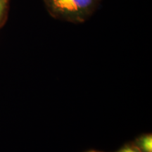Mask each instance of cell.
Wrapping results in <instances>:
<instances>
[{
    "label": "cell",
    "mask_w": 152,
    "mask_h": 152,
    "mask_svg": "<svg viewBox=\"0 0 152 152\" xmlns=\"http://www.w3.org/2000/svg\"><path fill=\"white\" fill-rule=\"evenodd\" d=\"M141 152H152V134L145 133L137 137L133 142Z\"/></svg>",
    "instance_id": "obj_2"
},
{
    "label": "cell",
    "mask_w": 152,
    "mask_h": 152,
    "mask_svg": "<svg viewBox=\"0 0 152 152\" xmlns=\"http://www.w3.org/2000/svg\"><path fill=\"white\" fill-rule=\"evenodd\" d=\"M116 152H141L140 150L134 145L133 143H128L125 144L119 150H118Z\"/></svg>",
    "instance_id": "obj_4"
},
{
    "label": "cell",
    "mask_w": 152,
    "mask_h": 152,
    "mask_svg": "<svg viewBox=\"0 0 152 152\" xmlns=\"http://www.w3.org/2000/svg\"><path fill=\"white\" fill-rule=\"evenodd\" d=\"M54 18L72 23L87 21L97 10L103 0H43Z\"/></svg>",
    "instance_id": "obj_1"
},
{
    "label": "cell",
    "mask_w": 152,
    "mask_h": 152,
    "mask_svg": "<svg viewBox=\"0 0 152 152\" xmlns=\"http://www.w3.org/2000/svg\"><path fill=\"white\" fill-rule=\"evenodd\" d=\"M10 0H0V30L2 28L8 18Z\"/></svg>",
    "instance_id": "obj_3"
},
{
    "label": "cell",
    "mask_w": 152,
    "mask_h": 152,
    "mask_svg": "<svg viewBox=\"0 0 152 152\" xmlns=\"http://www.w3.org/2000/svg\"><path fill=\"white\" fill-rule=\"evenodd\" d=\"M87 152H103V151H96V150H90V151H88Z\"/></svg>",
    "instance_id": "obj_5"
}]
</instances>
